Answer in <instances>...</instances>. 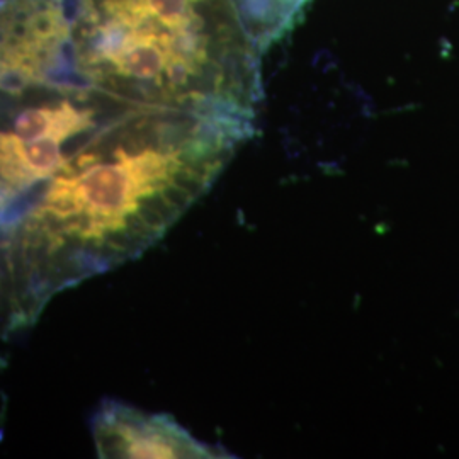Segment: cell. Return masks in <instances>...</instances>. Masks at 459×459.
I'll return each mask as SVG.
<instances>
[{
    "instance_id": "6da1fadb",
    "label": "cell",
    "mask_w": 459,
    "mask_h": 459,
    "mask_svg": "<svg viewBox=\"0 0 459 459\" xmlns=\"http://www.w3.org/2000/svg\"><path fill=\"white\" fill-rule=\"evenodd\" d=\"M254 119L119 104L0 229V310L9 325L155 246L212 189Z\"/></svg>"
},
{
    "instance_id": "7a4b0ae2",
    "label": "cell",
    "mask_w": 459,
    "mask_h": 459,
    "mask_svg": "<svg viewBox=\"0 0 459 459\" xmlns=\"http://www.w3.org/2000/svg\"><path fill=\"white\" fill-rule=\"evenodd\" d=\"M75 87L130 104L255 116L263 49L233 0H83Z\"/></svg>"
},
{
    "instance_id": "3957f363",
    "label": "cell",
    "mask_w": 459,
    "mask_h": 459,
    "mask_svg": "<svg viewBox=\"0 0 459 459\" xmlns=\"http://www.w3.org/2000/svg\"><path fill=\"white\" fill-rule=\"evenodd\" d=\"M94 441L100 458H230L201 443L172 417L145 413L106 400L94 417Z\"/></svg>"
},
{
    "instance_id": "277c9868",
    "label": "cell",
    "mask_w": 459,
    "mask_h": 459,
    "mask_svg": "<svg viewBox=\"0 0 459 459\" xmlns=\"http://www.w3.org/2000/svg\"><path fill=\"white\" fill-rule=\"evenodd\" d=\"M242 21L264 53L286 33L310 0H233Z\"/></svg>"
}]
</instances>
